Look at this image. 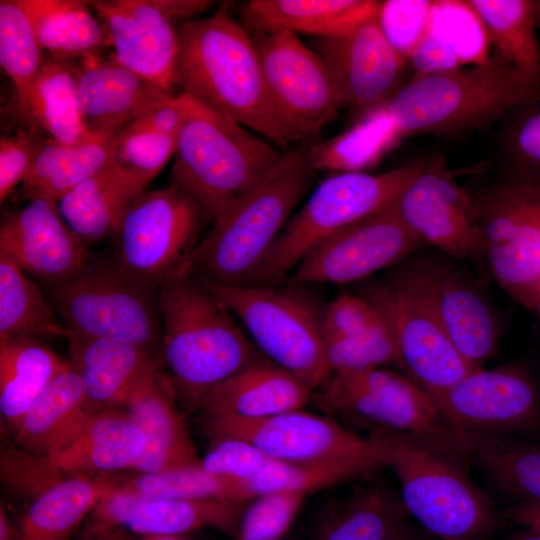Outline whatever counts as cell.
Listing matches in <instances>:
<instances>
[{"label":"cell","mask_w":540,"mask_h":540,"mask_svg":"<svg viewBox=\"0 0 540 540\" xmlns=\"http://www.w3.org/2000/svg\"><path fill=\"white\" fill-rule=\"evenodd\" d=\"M115 137L98 136L76 145L48 139L20 185L21 196L57 202L113 159Z\"/></svg>","instance_id":"38"},{"label":"cell","mask_w":540,"mask_h":540,"mask_svg":"<svg viewBox=\"0 0 540 540\" xmlns=\"http://www.w3.org/2000/svg\"><path fill=\"white\" fill-rule=\"evenodd\" d=\"M423 244L458 259H483V234L473 196L447 170L442 157L425 162L393 202Z\"/></svg>","instance_id":"16"},{"label":"cell","mask_w":540,"mask_h":540,"mask_svg":"<svg viewBox=\"0 0 540 540\" xmlns=\"http://www.w3.org/2000/svg\"><path fill=\"white\" fill-rule=\"evenodd\" d=\"M118 483L103 475H70L31 501L15 540H70L99 500Z\"/></svg>","instance_id":"33"},{"label":"cell","mask_w":540,"mask_h":540,"mask_svg":"<svg viewBox=\"0 0 540 540\" xmlns=\"http://www.w3.org/2000/svg\"><path fill=\"white\" fill-rule=\"evenodd\" d=\"M142 540H187L181 535H151V536H140Z\"/></svg>","instance_id":"57"},{"label":"cell","mask_w":540,"mask_h":540,"mask_svg":"<svg viewBox=\"0 0 540 540\" xmlns=\"http://www.w3.org/2000/svg\"><path fill=\"white\" fill-rule=\"evenodd\" d=\"M68 341L69 365L92 407H123L136 385L159 367L160 352L129 341L76 333Z\"/></svg>","instance_id":"27"},{"label":"cell","mask_w":540,"mask_h":540,"mask_svg":"<svg viewBox=\"0 0 540 540\" xmlns=\"http://www.w3.org/2000/svg\"><path fill=\"white\" fill-rule=\"evenodd\" d=\"M178 37L175 83L182 93L287 149L252 36L240 21L219 9L180 24Z\"/></svg>","instance_id":"2"},{"label":"cell","mask_w":540,"mask_h":540,"mask_svg":"<svg viewBox=\"0 0 540 540\" xmlns=\"http://www.w3.org/2000/svg\"><path fill=\"white\" fill-rule=\"evenodd\" d=\"M209 437L245 440L267 457L282 462H307L381 453L380 440L362 437L337 422L302 410L258 419L205 415Z\"/></svg>","instance_id":"17"},{"label":"cell","mask_w":540,"mask_h":540,"mask_svg":"<svg viewBox=\"0 0 540 540\" xmlns=\"http://www.w3.org/2000/svg\"><path fill=\"white\" fill-rule=\"evenodd\" d=\"M202 281L268 360L314 389L325 385L332 373L324 354L321 313L293 292L272 285Z\"/></svg>","instance_id":"9"},{"label":"cell","mask_w":540,"mask_h":540,"mask_svg":"<svg viewBox=\"0 0 540 540\" xmlns=\"http://www.w3.org/2000/svg\"><path fill=\"white\" fill-rule=\"evenodd\" d=\"M209 438L210 445L201 460V466L212 473L251 480L271 460L253 444L240 438Z\"/></svg>","instance_id":"50"},{"label":"cell","mask_w":540,"mask_h":540,"mask_svg":"<svg viewBox=\"0 0 540 540\" xmlns=\"http://www.w3.org/2000/svg\"><path fill=\"white\" fill-rule=\"evenodd\" d=\"M47 299L72 333L129 341L161 354L158 286L129 272L115 253H91L75 277L49 287Z\"/></svg>","instance_id":"7"},{"label":"cell","mask_w":540,"mask_h":540,"mask_svg":"<svg viewBox=\"0 0 540 540\" xmlns=\"http://www.w3.org/2000/svg\"><path fill=\"white\" fill-rule=\"evenodd\" d=\"M360 295L386 318L396 340L400 366L431 397L478 369L460 355L446 335L414 262L367 286Z\"/></svg>","instance_id":"11"},{"label":"cell","mask_w":540,"mask_h":540,"mask_svg":"<svg viewBox=\"0 0 540 540\" xmlns=\"http://www.w3.org/2000/svg\"><path fill=\"white\" fill-rule=\"evenodd\" d=\"M283 155L267 139L189 97L187 117L176 138L170 182L190 195L213 221Z\"/></svg>","instance_id":"5"},{"label":"cell","mask_w":540,"mask_h":540,"mask_svg":"<svg viewBox=\"0 0 540 540\" xmlns=\"http://www.w3.org/2000/svg\"><path fill=\"white\" fill-rule=\"evenodd\" d=\"M398 140L383 104L366 111L346 131L312 145L306 158L315 172H364L378 163Z\"/></svg>","instance_id":"41"},{"label":"cell","mask_w":540,"mask_h":540,"mask_svg":"<svg viewBox=\"0 0 540 540\" xmlns=\"http://www.w3.org/2000/svg\"><path fill=\"white\" fill-rule=\"evenodd\" d=\"M161 360L177 397L200 408L216 386L268 360L226 305L199 278L179 273L159 284Z\"/></svg>","instance_id":"1"},{"label":"cell","mask_w":540,"mask_h":540,"mask_svg":"<svg viewBox=\"0 0 540 540\" xmlns=\"http://www.w3.org/2000/svg\"><path fill=\"white\" fill-rule=\"evenodd\" d=\"M532 311L535 312V314L537 315V317H538L539 320H540V300H539L538 303L534 306V308L532 309Z\"/></svg>","instance_id":"61"},{"label":"cell","mask_w":540,"mask_h":540,"mask_svg":"<svg viewBox=\"0 0 540 540\" xmlns=\"http://www.w3.org/2000/svg\"><path fill=\"white\" fill-rule=\"evenodd\" d=\"M434 1H380L377 21L381 31L407 61L425 35Z\"/></svg>","instance_id":"49"},{"label":"cell","mask_w":540,"mask_h":540,"mask_svg":"<svg viewBox=\"0 0 540 540\" xmlns=\"http://www.w3.org/2000/svg\"><path fill=\"white\" fill-rule=\"evenodd\" d=\"M48 140V139H47ZM47 140L34 132H18L0 139V202L21 185Z\"/></svg>","instance_id":"51"},{"label":"cell","mask_w":540,"mask_h":540,"mask_svg":"<svg viewBox=\"0 0 540 540\" xmlns=\"http://www.w3.org/2000/svg\"><path fill=\"white\" fill-rule=\"evenodd\" d=\"M499 122L506 173L540 181V95L511 108Z\"/></svg>","instance_id":"45"},{"label":"cell","mask_w":540,"mask_h":540,"mask_svg":"<svg viewBox=\"0 0 540 540\" xmlns=\"http://www.w3.org/2000/svg\"><path fill=\"white\" fill-rule=\"evenodd\" d=\"M376 313L375 307L361 295H340L321 312L323 337H359Z\"/></svg>","instance_id":"52"},{"label":"cell","mask_w":540,"mask_h":540,"mask_svg":"<svg viewBox=\"0 0 540 540\" xmlns=\"http://www.w3.org/2000/svg\"><path fill=\"white\" fill-rule=\"evenodd\" d=\"M306 151L289 149L250 190L212 221L182 273L222 285L251 284L314 182Z\"/></svg>","instance_id":"3"},{"label":"cell","mask_w":540,"mask_h":540,"mask_svg":"<svg viewBox=\"0 0 540 540\" xmlns=\"http://www.w3.org/2000/svg\"><path fill=\"white\" fill-rule=\"evenodd\" d=\"M79 70L75 61L45 55L27 95L18 104L24 116L49 140L65 145L104 136L91 133L83 123L77 92Z\"/></svg>","instance_id":"32"},{"label":"cell","mask_w":540,"mask_h":540,"mask_svg":"<svg viewBox=\"0 0 540 540\" xmlns=\"http://www.w3.org/2000/svg\"><path fill=\"white\" fill-rule=\"evenodd\" d=\"M382 466H386L384 448L381 453L372 455L307 462L293 463L271 459L258 475L248 481L255 498L263 494L286 490L307 494L369 473Z\"/></svg>","instance_id":"42"},{"label":"cell","mask_w":540,"mask_h":540,"mask_svg":"<svg viewBox=\"0 0 540 540\" xmlns=\"http://www.w3.org/2000/svg\"><path fill=\"white\" fill-rule=\"evenodd\" d=\"M424 164L414 161L377 174L342 172L326 178L287 222L251 284L281 281L329 236L393 203Z\"/></svg>","instance_id":"8"},{"label":"cell","mask_w":540,"mask_h":540,"mask_svg":"<svg viewBox=\"0 0 540 540\" xmlns=\"http://www.w3.org/2000/svg\"><path fill=\"white\" fill-rule=\"evenodd\" d=\"M44 52L20 0L0 1V65L18 104L27 95L44 61Z\"/></svg>","instance_id":"44"},{"label":"cell","mask_w":540,"mask_h":540,"mask_svg":"<svg viewBox=\"0 0 540 540\" xmlns=\"http://www.w3.org/2000/svg\"><path fill=\"white\" fill-rule=\"evenodd\" d=\"M506 515L529 530L540 532V505L514 504L507 510Z\"/></svg>","instance_id":"54"},{"label":"cell","mask_w":540,"mask_h":540,"mask_svg":"<svg viewBox=\"0 0 540 540\" xmlns=\"http://www.w3.org/2000/svg\"><path fill=\"white\" fill-rule=\"evenodd\" d=\"M414 263L449 340L470 365L482 368L495 354L500 336L485 296L471 279L445 263Z\"/></svg>","instance_id":"23"},{"label":"cell","mask_w":540,"mask_h":540,"mask_svg":"<svg viewBox=\"0 0 540 540\" xmlns=\"http://www.w3.org/2000/svg\"><path fill=\"white\" fill-rule=\"evenodd\" d=\"M473 199L483 260L501 288L532 310L540 300V181L506 173Z\"/></svg>","instance_id":"10"},{"label":"cell","mask_w":540,"mask_h":540,"mask_svg":"<svg viewBox=\"0 0 540 540\" xmlns=\"http://www.w3.org/2000/svg\"><path fill=\"white\" fill-rule=\"evenodd\" d=\"M60 319L34 280L0 254V339H69L72 331Z\"/></svg>","instance_id":"40"},{"label":"cell","mask_w":540,"mask_h":540,"mask_svg":"<svg viewBox=\"0 0 540 540\" xmlns=\"http://www.w3.org/2000/svg\"><path fill=\"white\" fill-rule=\"evenodd\" d=\"M534 15L537 24V29L540 34V0H533Z\"/></svg>","instance_id":"58"},{"label":"cell","mask_w":540,"mask_h":540,"mask_svg":"<svg viewBox=\"0 0 540 540\" xmlns=\"http://www.w3.org/2000/svg\"><path fill=\"white\" fill-rule=\"evenodd\" d=\"M277 540H289V539H287V538L284 537V538L277 539Z\"/></svg>","instance_id":"62"},{"label":"cell","mask_w":540,"mask_h":540,"mask_svg":"<svg viewBox=\"0 0 540 540\" xmlns=\"http://www.w3.org/2000/svg\"><path fill=\"white\" fill-rule=\"evenodd\" d=\"M399 540H417L413 535L412 533L410 532V530L404 534Z\"/></svg>","instance_id":"60"},{"label":"cell","mask_w":540,"mask_h":540,"mask_svg":"<svg viewBox=\"0 0 540 540\" xmlns=\"http://www.w3.org/2000/svg\"><path fill=\"white\" fill-rule=\"evenodd\" d=\"M150 183L113 158L60 198L57 206L66 224L89 247L113 237L129 207Z\"/></svg>","instance_id":"28"},{"label":"cell","mask_w":540,"mask_h":540,"mask_svg":"<svg viewBox=\"0 0 540 540\" xmlns=\"http://www.w3.org/2000/svg\"><path fill=\"white\" fill-rule=\"evenodd\" d=\"M17 529L12 526L3 504L0 507V540H15Z\"/></svg>","instance_id":"55"},{"label":"cell","mask_w":540,"mask_h":540,"mask_svg":"<svg viewBox=\"0 0 540 540\" xmlns=\"http://www.w3.org/2000/svg\"><path fill=\"white\" fill-rule=\"evenodd\" d=\"M176 400L170 377L159 367L129 394L122 408L147 437L145 451L132 471L158 473L201 464Z\"/></svg>","instance_id":"25"},{"label":"cell","mask_w":540,"mask_h":540,"mask_svg":"<svg viewBox=\"0 0 540 540\" xmlns=\"http://www.w3.org/2000/svg\"><path fill=\"white\" fill-rule=\"evenodd\" d=\"M468 461L516 504L540 505V441L507 434L458 433Z\"/></svg>","instance_id":"31"},{"label":"cell","mask_w":540,"mask_h":540,"mask_svg":"<svg viewBox=\"0 0 540 540\" xmlns=\"http://www.w3.org/2000/svg\"><path fill=\"white\" fill-rule=\"evenodd\" d=\"M90 408L81 381L69 365L45 387L13 428L16 445L47 456Z\"/></svg>","instance_id":"39"},{"label":"cell","mask_w":540,"mask_h":540,"mask_svg":"<svg viewBox=\"0 0 540 540\" xmlns=\"http://www.w3.org/2000/svg\"><path fill=\"white\" fill-rule=\"evenodd\" d=\"M91 253L66 224L55 201L29 200L1 221L0 254L49 287L75 277Z\"/></svg>","instance_id":"22"},{"label":"cell","mask_w":540,"mask_h":540,"mask_svg":"<svg viewBox=\"0 0 540 540\" xmlns=\"http://www.w3.org/2000/svg\"><path fill=\"white\" fill-rule=\"evenodd\" d=\"M120 486L144 499H254L248 480L212 473L201 464L158 473H137Z\"/></svg>","instance_id":"43"},{"label":"cell","mask_w":540,"mask_h":540,"mask_svg":"<svg viewBox=\"0 0 540 540\" xmlns=\"http://www.w3.org/2000/svg\"><path fill=\"white\" fill-rule=\"evenodd\" d=\"M251 36L268 98L289 145L315 140L344 107L325 63L294 33Z\"/></svg>","instance_id":"14"},{"label":"cell","mask_w":540,"mask_h":540,"mask_svg":"<svg viewBox=\"0 0 540 540\" xmlns=\"http://www.w3.org/2000/svg\"><path fill=\"white\" fill-rule=\"evenodd\" d=\"M1 479L5 486L31 501L70 475L56 468L44 455L18 445L2 448Z\"/></svg>","instance_id":"47"},{"label":"cell","mask_w":540,"mask_h":540,"mask_svg":"<svg viewBox=\"0 0 540 540\" xmlns=\"http://www.w3.org/2000/svg\"><path fill=\"white\" fill-rule=\"evenodd\" d=\"M421 245L391 203L317 245L296 266L294 278L305 284L359 281L395 265Z\"/></svg>","instance_id":"18"},{"label":"cell","mask_w":540,"mask_h":540,"mask_svg":"<svg viewBox=\"0 0 540 540\" xmlns=\"http://www.w3.org/2000/svg\"><path fill=\"white\" fill-rule=\"evenodd\" d=\"M175 151V137L124 128L114 139L113 158L122 167L152 181Z\"/></svg>","instance_id":"48"},{"label":"cell","mask_w":540,"mask_h":540,"mask_svg":"<svg viewBox=\"0 0 540 540\" xmlns=\"http://www.w3.org/2000/svg\"><path fill=\"white\" fill-rule=\"evenodd\" d=\"M386 466L409 513L441 540H487L498 524L491 499L466 475L465 463L408 433L376 428Z\"/></svg>","instance_id":"6"},{"label":"cell","mask_w":540,"mask_h":540,"mask_svg":"<svg viewBox=\"0 0 540 540\" xmlns=\"http://www.w3.org/2000/svg\"><path fill=\"white\" fill-rule=\"evenodd\" d=\"M432 398L457 434L474 431L540 441V391L520 364L475 369Z\"/></svg>","instance_id":"15"},{"label":"cell","mask_w":540,"mask_h":540,"mask_svg":"<svg viewBox=\"0 0 540 540\" xmlns=\"http://www.w3.org/2000/svg\"><path fill=\"white\" fill-rule=\"evenodd\" d=\"M46 56L59 60L98 56L108 45L104 27L83 0H20Z\"/></svg>","instance_id":"36"},{"label":"cell","mask_w":540,"mask_h":540,"mask_svg":"<svg viewBox=\"0 0 540 540\" xmlns=\"http://www.w3.org/2000/svg\"><path fill=\"white\" fill-rule=\"evenodd\" d=\"M516 540H540V532L529 530V534Z\"/></svg>","instance_id":"59"},{"label":"cell","mask_w":540,"mask_h":540,"mask_svg":"<svg viewBox=\"0 0 540 540\" xmlns=\"http://www.w3.org/2000/svg\"><path fill=\"white\" fill-rule=\"evenodd\" d=\"M312 49L325 63L343 106L363 113L398 91L408 62L384 36L377 13L342 33L317 38Z\"/></svg>","instance_id":"19"},{"label":"cell","mask_w":540,"mask_h":540,"mask_svg":"<svg viewBox=\"0 0 540 540\" xmlns=\"http://www.w3.org/2000/svg\"><path fill=\"white\" fill-rule=\"evenodd\" d=\"M246 503L225 499H144L118 483L87 518L83 539H96L119 528L151 536L181 535L212 527L236 536Z\"/></svg>","instance_id":"21"},{"label":"cell","mask_w":540,"mask_h":540,"mask_svg":"<svg viewBox=\"0 0 540 540\" xmlns=\"http://www.w3.org/2000/svg\"><path fill=\"white\" fill-rule=\"evenodd\" d=\"M410 516L401 496L389 487H361L335 504L324 516L312 540H399Z\"/></svg>","instance_id":"35"},{"label":"cell","mask_w":540,"mask_h":540,"mask_svg":"<svg viewBox=\"0 0 540 540\" xmlns=\"http://www.w3.org/2000/svg\"><path fill=\"white\" fill-rule=\"evenodd\" d=\"M206 221L199 204L170 182L129 207L112 237L114 253L129 272L159 286L182 273Z\"/></svg>","instance_id":"12"},{"label":"cell","mask_w":540,"mask_h":540,"mask_svg":"<svg viewBox=\"0 0 540 540\" xmlns=\"http://www.w3.org/2000/svg\"><path fill=\"white\" fill-rule=\"evenodd\" d=\"M68 366V360L40 339H0V411L11 430L45 387Z\"/></svg>","instance_id":"37"},{"label":"cell","mask_w":540,"mask_h":540,"mask_svg":"<svg viewBox=\"0 0 540 540\" xmlns=\"http://www.w3.org/2000/svg\"><path fill=\"white\" fill-rule=\"evenodd\" d=\"M372 0H249L240 23L251 34L287 31L323 38L342 33L377 13Z\"/></svg>","instance_id":"30"},{"label":"cell","mask_w":540,"mask_h":540,"mask_svg":"<svg viewBox=\"0 0 540 540\" xmlns=\"http://www.w3.org/2000/svg\"><path fill=\"white\" fill-rule=\"evenodd\" d=\"M313 389L295 374L264 360L212 389L200 409L204 415L265 418L301 410L310 401Z\"/></svg>","instance_id":"29"},{"label":"cell","mask_w":540,"mask_h":540,"mask_svg":"<svg viewBox=\"0 0 540 540\" xmlns=\"http://www.w3.org/2000/svg\"><path fill=\"white\" fill-rule=\"evenodd\" d=\"M538 95L494 53L482 63L416 74L384 108L399 139L452 135L487 128Z\"/></svg>","instance_id":"4"},{"label":"cell","mask_w":540,"mask_h":540,"mask_svg":"<svg viewBox=\"0 0 540 540\" xmlns=\"http://www.w3.org/2000/svg\"><path fill=\"white\" fill-rule=\"evenodd\" d=\"M189 109V96L180 93L154 106L125 128L146 130L177 138Z\"/></svg>","instance_id":"53"},{"label":"cell","mask_w":540,"mask_h":540,"mask_svg":"<svg viewBox=\"0 0 540 540\" xmlns=\"http://www.w3.org/2000/svg\"><path fill=\"white\" fill-rule=\"evenodd\" d=\"M306 494L278 491L260 495L247 505L236 540H277L284 538Z\"/></svg>","instance_id":"46"},{"label":"cell","mask_w":540,"mask_h":540,"mask_svg":"<svg viewBox=\"0 0 540 540\" xmlns=\"http://www.w3.org/2000/svg\"><path fill=\"white\" fill-rule=\"evenodd\" d=\"M147 445L143 430L122 407L90 408L46 456L66 475L133 470Z\"/></svg>","instance_id":"24"},{"label":"cell","mask_w":540,"mask_h":540,"mask_svg":"<svg viewBox=\"0 0 540 540\" xmlns=\"http://www.w3.org/2000/svg\"><path fill=\"white\" fill-rule=\"evenodd\" d=\"M495 54L540 93V45L533 0H467Z\"/></svg>","instance_id":"34"},{"label":"cell","mask_w":540,"mask_h":540,"mask_svg":"<svg viewBox=\"0 0 540 540\" xmlns=\"http://www.w3.org/2000/svg\"><path fill=\"white\" fill-rule=\"evenodd\" d=\"M93 540H142V538L126 529L119 528Z\"/></svg>","instance_id":"56"},{"label":"cell","mask_w":540,"mask_h":540,"mask_svg":"<svg viewBox=\"0 0 540 540\" xmlns=\"http://www.w3.org/2000/svg\"><path fill=\"white\" fill-rule=\"evenodd\" d=\"M324 402L381 429L419 437L468 461L463 444L434 399L412 379L381 367L332 373Z\"/></svg>","instance_id":"13"},{"label":"cell","mask_w":540,"mask_h":540,"mask_svg":"<svg viewBox=\"0 0 540 540\" xmlns=\"http://www.w3.org/2000/svg\"><path fill=\"white\" fill-rule=\"evenodd\" d=\"M84 59L77 84L82 120L94 134L116 136L154 106L173 97L114 60Z\"/></svg>","instance_id":"26"},{"label":"cell","mask_w":540,"mask_h":540,"mask_svg":"<svg viewBox=\"0 0 540 540\" xmlns=\"http://www.w3.org/2000/svg\"><path fill=\"white\" fill-rule=\"evenodd\" d=\"M113 58L164 93L175 96L179 23L166 0H92Z\"/></svg>","instance_id":"20"}]
</instances>
